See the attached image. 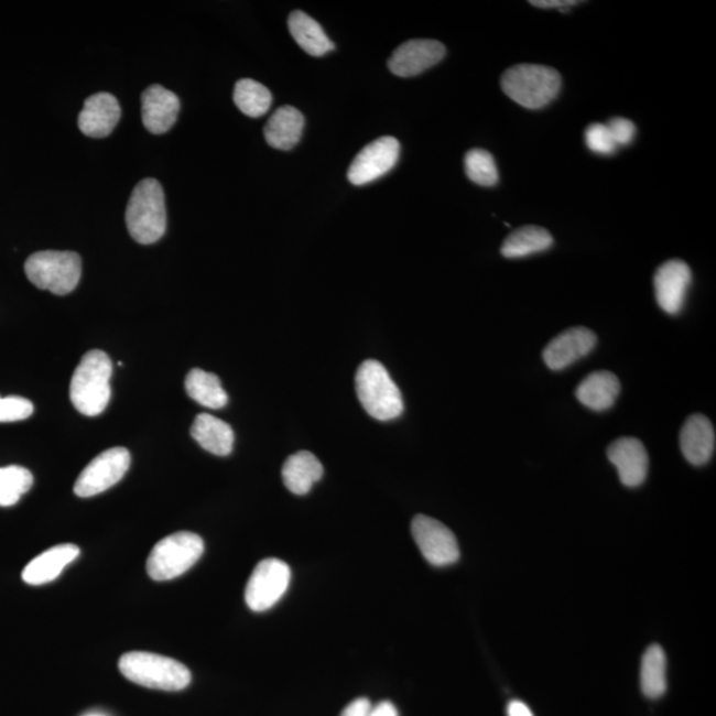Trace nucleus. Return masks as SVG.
Returning a JSON list of instances; mask_svg holds the SVG:
<instances>
[{
    "instance_id": "obj_10",
    "label": "nucleus",
    "mask_w": 716,
    "mask_h": 716,
    "mask_svg": "<svg viewBox=\"0 0 716 716\" xmlns=\"http://www.w3.org/2000/svg\"><path fill=\"white\" fill-rule=\"evenodd\" d=\"M412 535L430 564L447 566L458 562L460 552L457 538L438 520L416 516L412 522Z\"/></svg>"
},
{
    "instance_id": "obj_35",
    "label": "nucleus",
    "mask_w": 716,
    "mask_h": 716,
    "mask_svg": "<svg viewBox=\"0 0 716 716\" xmlns=\"http://www.w3.org/2000/svg\"><path fill=\"white\" fill-rule=\"evenodd\" d=\"M530 3L539 9H557L562 12H568L573 6L581 2H576V0H532Z\"/></svg>"
},
{
    "instance_id": "obj_23",
    "label": "nucleus",
    "mask_w": 716,
    "mask_h": 716,
    "mask_svg": "<svg viewBox=\"0 0 716 716\" xmlns=\"http://www.w3.org/2000/svg\"><path fill=\"white\" fill-rule=\"evenodd\" d=\"M323 474L322 462L314 454L299 452L284 462L282 478L292 493L305 495L323 478Z\"/></svg>"
},
{
    "instance_id": "obj_3",
    "label": "nucleus",
    "mask_w": 716,
    "mask_h": 716,
    "mask_svg": "<svg viewBox=\"0 0 716 716\" xmlns=\"http://www.w3.org/2000/svg\"><path fill=\"white\" fill-rule=\"evenodd\" d=\"M501 89L520 107L542 109L556 99L562 76L545 65L519 64L501 76Z\"/></svg>"
},
{
    "instance_id": "obj_17",
    "label": "nucleus",
    "mask_w": 716,
    "mask_h": 716,
    "mask_svg": "<svg viewBox=\"0 0 716 716\" xmlns=\"http://www.w3.org/2000/svg\"><path fill=\"white\" fill-rule=\"evenodd\" d=\"M121 119V108L110 94H96L88 97L79 115L82 132L93 139H104L113 132Z\"/></svg>"
},
{
    "instance_id": "obj_33",
    "label": "nucleus",
    "mask_w": 716,
    "mask_h": 716,
    "mask_svg": "<svg viewBox=\"0 0 716 716\" xmlns=\"http://www.w3.org/2000/svg\"><path fill=\"white\" fill-rule=\"evenodd\" d=\"M607 127L617 147L629 145V143L633 142L637 129L630 120L616 117V119H611L607 123Z\"/></svg>"
},
{
    "instance_id": "obj_38",
    "label": "nucleus",
    "mask_w": 716,
    "mask_h": 716,
    "mask_svg": "<svg viewBox=\"0 0 716 716\" xmlns=\"http://www.w3.org/2000/svg\"><path fill=\"white\" fill-rule=\"evenodd\" d=\"M88 716H102V715L93 714V715H88Z\"/></svg>"
},
{
    "instance_id": "obj_26",
    "label": "nucleus",
    "mask_w": 716,
    "mask_h": 716,
    "mask_svg": "<svg viewBox=\"0 0 716 716\" xmlns=\"http://www.w3.org/2000/svg\"><path fill=\"white\" fill-rule=\"evenodd\" d=\"M186 393L199 405L208 409H223L229 402V397L223 388L218 376L193 369L185 381Z\"/></svg>"
},
{
    "instance_id": "obj_9",
    "label": "nucleus",
    "mask_w": 716,
    "mask_h": 716,
    "mask_svg": "<svg viewBox=\"0 0 716 716\" xmlns=\"http://www.w3.org/2000/svg\"><path fill=\"white\" fill-rule=\"evenodd\" d=\"M130 467L127 448L113 447L97 455L77 478L74 491L77 497L90 498L119 484Z\"/></svg>"
},
{
    "instance_id": "obj_28",
    "label": "nucleus",
    "mask_w": 716,
    "mask_h": 716,
    "mask_svg": "<svg viewBox=\"0 0 716 716\" xmlns=\"http://www.w3.org/2000/svg\"><path fill=\"white\" fill-rule=\"evenodd\" d=\"M234 101L240 112L250 117H260L269 112L272 104L270 89L252 79H242L234 89Z\"/></svg>"
},
{
    "instance_id": "obj_4",
    "label": "nucleus",
    "mask_w": 716,
    "mask_h": 716,
    "mask_svg": "<svg viewBox=\"0 0 716 716\" xmlns=\"http://www.w3.org/2000/svg\"><path fill=\"white\" fill-rule=\"evenodd\" d=\"M119 669L130 682L143 687L180 692L191 685L192 673L184 663L147 652L123 654Z\"/></svg>"
},
{
    "instance_id": "obj_7",
    "label": "nucleus",
    "mask_w": 716,
    "mask_h": 716,
    "mask_svg": "<svg viewBox=\"0 0 716 716\" xmlns=\"http://www.w3.org/2000/svg\"><path fill=\"white\" fill-rule=\"evenodd\" d=\"M24 271L39 290L68 295L80 282L82 259L72 251H41L28 259Z\"/></svg>"
},
{
    "instance_id": "obj_34",
    "label": "nucleus",
    "mask_w": 716,
    "mask_h": 716,
    "mask_svg": "<svg viewBox=\"0 0 716 716\" xmlns=\"http://www.w3.org/2000/svg\"><path fill=\"white\" fill-rule=\"evenodd\" d=\"M372 703H370L369 699L357 698L344 708V712L340 716H369L370 709H372Z\"/></svg>"
},
{
    "instance_id": "obj_16",
    "label": "nucleus",
    "mask_w": 716,
    "mask_h": 716,
    "mask_svg": "<svg viewBox=\"0 0 716 716\" xmlns=\"http://www.w3.org/2000/svg\"><path fill=\"white\" fill-rule=\"evenodd\" d=\"M178 96L161 86H152L142 94V122L153 134L172 129L180 113Z\"/></svg>"
},
{
    "instance_id": "obj_18",
    "label": "nucleus",
    "mask_w": 716,
    "mask_h": 716,
    "mask_svg": "<svg viewBox=\"0 0 716 716\" xmlns=\"http://www.w3.org/2000/svg\"><path fill=\"white\" fill-rule=\"evenodd\" d=\"M681 451L690 464L706 465L713 458L716 445L712 421L702 414L688 416L681 430Z\"/></svg>"
},
{
    "instance_id": "obj_36",
    "label": "nucleus",
    "mask_w": 716,
    "mask_h": 716,
    "mask_svg": "<svg viewBox=\"0 0 716 716\" xmlns=\"http://www.w3.org/2000/svg\"><path fill=\"white\" fill-rule=\"evenodd\" d=\"M369 716H400L392 702L383 701L370 709Z\"/></svg>"
},
{
    "instance_id": "obj_29",
    "label": "nucleus",
    "mask_w": 716,
    "mask_h": 716,
    "mask_svg": "<svg viewBox=\"0 0 716 716\" xmlns=\"http://www.w3.org/2000/svg\"><path fill=\"white\" fill-rule=\"evenodd\" d=\"M34 477L28 468L9 466L0 468V507L18 503L22 495L31 490Z\"/></svg>"
},
{
    "instance_id": "obj_12",
    "label": "nucleus",
    "mask_w": 716,
    "mask_h": 716,
    "mask_svg": "<svg viewBox=\"0 0 716 716\" xmlns=\"http://www.w3.org/2000/svg\"><path fill=\"white\" fill-rule=\"evenodd\" d=\"M692 270L680 259L663 263L654 275L657 303L669 315H679L692 284Z\"/></svg>"
},
{
    "instance_id": "obj_1",
    "label": "nucleus",
    "mask_w": 716,
    "mask_h": 716,
    "mask_svg": "<svg viewBox=\"0 0 716 716\" xmlns=\"http://www.w3.org/2000/svg\"><path fill=\"white\" fill-rule=\"evenodd\" d=\"M112 373V361L106 351L90 350L82 358L69 387L70 401L77 412L96 416L107 409Z\"/></svg>"
},
{
    "instance_id": "obj_27",
    "label": "nucleus",
    "mask_w": 716,
    "mask_h": 716,
    "mask_svg": "<svg viewBox=\"0 0 716 716\" xmlns=\"http://www.w3.org/2000/svg\"><path fill=\"white\" fill-rule=\"evenodd\" d=\"M666 654L660 644H652L642 657L641 688L650 699L661 698L666 693Z\"/></svg>"
},
{
    "instance_id": "obj_11",
    "label": "nucleus",
    "mask_w": 716,
    "mask_h": 716,
    "mask_svg": "<svg viewBox=\"0 0 716 716\" xmlns=\"http://www.w3.org/2000/svg\"><path fill=\"white\" fill-rule=\"evenodd\" d=\"M400 159V142L394 137H381L356 155L348 171L351 185L364 186L392 171Z\"/></svg>"
},
{
    "instance_id": "obj_37",
    "label": "nucleus",
    "mask_w": 716,
    "mask_h": 716,
    "mask_svg": "<svg viewBox=\"0 0 716 716\" xmlns=\"http://www.w3.org/2000/svg\"><path fill=\"white\" fill-rule=\"evenodd\" d=\"M509 716H533V714L525 703L513 701L509 705Z\"/></svg>"
},
{
    "instance_id": "obj_2",
    "label": "nucleus",
    "mask_w": 716,
    "mask_h": 716,
    "mask_svg": "<svg viewBox=\"0 0 716 716\" xmlns=\"http://www.w3.org/2000/svg\"><path fill=\"white\" fill-rule=\"evenodd\" d=\"M126 219L130 237L137 243L152 245L165 236V194L158 180H143L134 187Z\"/></svg>"
},
{
    "instance_id": "obj_20",
    "label": "nucleus",
    "mask_w": 716,
    "mask_h": 716,
    "mask_svg": "<svg viewBox=\"0 0 716 716\" xmlns=\"http://www.w3.org/2000/svg\"><path fill=\"white\" fill-rule=\"evenodd\" d=\"M304 129V116L294 107H282L275 110L264 128V137L269 145L279 151H291L301 141Z\"/></svg>"
},
{
    "instance_id": "obj_32",
    "label": "nucleus",
    "mask_w": 716,
    "mask_h": 716,
    "mask_svg": "<svg viewBox=\"0 0 716 716\" xmlns=\"http://www.w3.org/2000/svg\"><path fill=\"white\" fill-rule=\"evenodd\" d=\"M34 405L23 397H0V422H17L30 419Z\"/></svg>"
},
{
    "instance_id": "obj_31",
    "label": "nucleus",
    "mask_w": 716,
    "mask_h": 716,
    "mask_svg": "<svg viewBox=\"0 0 716 716\" xmlns=\"http://www.w3.org/2000/svg\"><path fill=\"white\" fill-rule=\"evenodd\" d=\"M585 143L592 152L601 155L614 154L618 149L607 123H592L585 130Z\"/></svg>"
},
{
    "instance_id": "obj_13",
    "label": "nucleus",
    "mask_w": 716,
    "mask_h": 716,
    "mask_svg": "<svg viewBox=\"0 0 716 716\" xmlns=\"http://www.w3.org/2000/svg\"><path fill=\"white\" fill-rule=\"evenodd\" d=\"M446 55V47L430 39H414L400 45L389 58V69L395 76L413 77L434 67Z\"/></svg>"
},
{
    "instance_id": "obj_30",
    "label": "nucleus",
    "mask_w": 716,
    "mask_h": 716,
    "mask_svg": "<svg viewBox=\"0 0 716 716\" xmlns=\"http://www.w3.org/2000/svg\"><path fill=\"white\" fill-rule=\"evenodd\" d=\"M465 171L467 177L474 184L491 187L498 184L499 173L491 153L484 149H473L465 158Z\"/></svg>"
},
{
    "instance_id": "obj_5",
    "label": "nucleus",
    "mask_w": 716,
    "mask_h": 716,
    "mask_svg": "<svg viewBox=\"0 0 716 716\" xmlns=\"http://www.w3.org/2000/svg\"><path fill=\"white\" fill-rule=\"evenodd\" d=\"M356 390L362 408L376 420L392 421L403 412L400 389L379 361L361 364L356 375Z\"/></svg>"
},
{
    "instance_id": "obj_22",
    "label": "nucleus",
    "mask_w": 716,
    "mask_h": 716,
    "mask_svg": "<svg viewBox=\"0 0 716 716\" xmlns=\"http://www.w3.org/2000/svg\"><path fill=\"white\" fill-rule=\"evenodd\" d=\"M192 437L202 448L218 457H226L232 452L234 432L229 423L211 414H199L194 420Z\"/></svg>"
},
{
    "instance_id": "obj_8",
    "label": "nucleus",
    "mask_w": 716,
    "mask_h": 716,
    "mask_svg": "<svg viewBox=\"0 0 716 716\" xmlns=\"http://www.w3.org/2000/svg\"><path fill=\"white\" fill-rule=\"evenodd\" d=\"M291 583L289 564L279 558L262 560L247 583L245 598L253 611H265L282 600Z\"/></svg>"
},
{
    "instance_id": "obj_25",
    "label": "nucleus",
    "mask_w": 716,
    "mask_h": 716,
    "mask_svg": "<svg viewBox=\"0 0 716 716\" xmlns=\"http://www.w3.org/2000/svg\"><path fill=\"white\" fill-rule=\"evenodd\" d=\"M552 245L553 238L543 227L524 226L506 238L501 256L509 259L525 258L546 251Z\"/></svg>"
},
{
    "instance_id": "obj_15",
    "label": "nucleus",
    "mask_w": 716,
    "mask_h": 716,
    "mask_svg": "<svg viewBox=\"0 0 716 716\" xmlns=\"http://www.w3.org/2000/svg\"><path fill=\"white\" fill-rule=\"evenodd\" d=\"M608 458L617 468L621 484L627 487L641 486L648 477L649 455L642 442L637 438H620L608 447Z\"/></svg>"
},
{
    "instance_id": "obj_6",
    "label": "nucleus",
    "mask_w": 716,
    "mask_h": 716,
    "mask_svg": "<svg viewBox=\"0 0 716 716\" xmlns=\"http://www.w3.org/2000/svg\"><path fill=\"white\" fill-rule=\"evenodd\" d=\"M205 543L197 533L175 532L160 540L148 557V575L155 582L173 581L197 564Z\"/></svg>"
},
{
    "instance_id": "obj_14",
    "label": "nucleus",
    "mask_w": 716,
    "mask_h": 716,
    "mask_svg": "<svg viewBox=\"0 0 716 716\" xmlns=\"http://www.w3.org/2000/svg\"><path fill=\"white\" fill-rule=\"evenodd\" d=\"M597 344L595 332L575 327L563 332L546 345L544 362L552 370H563L590 354Z\"/></svg>"
},
{
    "instance_id": "obj_21",
    "label": "nucleus",
    "mask_w": 716,
    "mask_h": 716,
    "mask_svg": "<svg viewBox=\"0 0 716 716\" xmlns=\"http://www.w3.org/2000/svg\"><path fill=\"white\" fill-rule=\"evenodd\" d=\"M620 390L621 383L617 376L607 372V370H600V372L585 377L576 389V397L584 406L595 410V412H604L615 405Z\"/></svg>"
},
{
    "instance_id": "obj_19",
    "label": "nucleus",
    "mask_w": 716,
    "mask_h": 716,
    "mask_svg": "<svg viewBox=\"0 0 716 716\" xmlns=\"http://www.w3.org/2000/svg\"><path fill=\"white\" fill-rule=\"evenodd\" d=\"M80 555V549L74 544L52 546L39 555L22 572L24 583L43 585L54 582L62 575L65 566L75 562Z\"/></svg>"
},
{
    "instance_id": "obj_24",
    "label": "nucleus",
    "mask_w": 716,
    "mask_h": 716,
    "mask_svg": "<svg viewBox=\"0 0 716 716\" xmlns=\"http://www.w3.org/2000/svg\"><path fill=\"white\" fill-rule=\"evenodd\" d=\"M289 29L295 42L311 56L321 57L335 50V44L325 34L322 25L305 12H292Z\"/></svg>"
}]
</instances>
